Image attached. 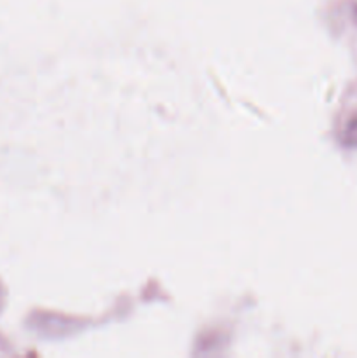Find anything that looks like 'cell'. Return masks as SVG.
Returning a JSON list of instances; mask_svg holds the SVG:
<instances>
[{
	"label": "cell",
	"instance_id": "cell-1",
	"mask_svg": "<svg viewBox=\"0 0 357 358\" xmlns=\"http://www.w3.org/2000/svg\"><path fill=\"white\" fill-rule=\"evenodd\" d=\"M352 135L357 136V126H356V128H352Z\"/></svg>",
	"mask_w": 357,
	"mask_h": 358
}]
</instances>
